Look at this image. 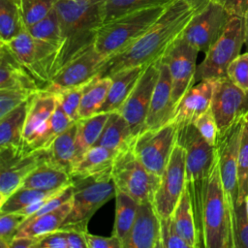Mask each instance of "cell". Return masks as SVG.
I'll use <instances>...</instances> for the list:
<instances>
[{"instance_id":"cell-1","label":"cell","mask_w":248,"mask_h":248,"mask_svg":"<svg viewBox=\"0 0 248 248\" xmlns=\"http://www.w3.org/2000/svg\"><path fill=\"white\" fill-rule=\"evenodd\" d=\"M196 12L183 0L172 1L147 31L130 46L108 57L98 76H111L126 68L146 66L159 60L182 35Z\"/></svg>"},{"instance_id":"cell-2","label":"cell","mask_w":248,"mask_h":248,"mask_svg":"<svg viewBox=\"0 0 248 248\" xmlns=\"http://www.w3.org/2000/svg\"><path fill=\"white\" fill-rule=\"evenodd\" d=\"M106 0H57L62 44L53 67V76L68 62L94 45L98 29L104 23ZM52 76V77H53Z\"/></svg>"},{"instance_id":"cell-3","label":"cell","mask_w":248,"mask_h":248,"mask_svg":"<svg viewBox=\"0 0 248 248\" xmlns=\"http://www.w3.org/2000/svg\"><path fill=\"white\" fill-rule=\"evenodd\" d=\"M177 142L185 149V186L190 195L195 223L202 246V209L209 176L216 158V148L202 137L194 124L178 129Z\"/></svg>"},{"instance_id":"cell-4","label":"cell","mask_w":248,"mask_h":248,"mask_svg":"<svg viewBox=\"0 0 248 248\" xmlns=\"http://www.w3.org/2000/svg\"><path fill=\"white\" fill-rule=\"evenodd\" d=\"M202 247L235 248L232 215L220 177L217 151L203 202Z\"/></svg>"},{"instance_id":"cell-5","label":"cell","mask_w":248,"mask_h":248,"mask_svg":"<svg viewBox=\"0 0 248 248\" xmlns=\"http://www.w3.org/2000/svg\"><path fill=\"white\" fill-rule=\"evenodd\" d=\"M72 179L73 204L60 229L73 228L85 232L93 214L109 200L115 198L116 187L111 176V169Z\"/></svg>"},{"instance_id":"cell-6","label":"cell","mask_w":248,"mask_h":248,"mask_svg":"<svg viewBox=\"0 0 248 248\" xmlns=\"http://www.w3.org/2000/svg\"><path fill=\"white\" fill-rule=\"evenodd\" d=\"M167 7L162 5L133 11L103 23L94 42L96 49L107 59L121 51L147 31Z\"/></svg>"},{"instance_id":"cell-7","label":"cell","mask_w":248,"mask_h":248,"mask_svg":"<svg viewBox=\"0 0 248 248\" xmlns=\"http://www.w3.org/2000/svg\"><path fill=\"white\" fill-rule=\"evenodd\" d=\"M111 176L116 190L132 197L139 203L152 202L161 177L151 173L135 154L133 144L120 151L112 164Z\"/></svg>"},{"instance_id":"cell-8","label":"cell","mask_w":248,"mask_h":248,"mask_svg":"<svg viewBox=\"0 0 248 248\" xmlns=\"http://www.w3.org/2000/svg\"><path fill=\"white\" fill-rule=\"evenodd\" d=\"M244 40V17L232 16L221 36L205 52L202 63L197 66L195 83L202 79H215L227 76V69L240 54Z\"/></svg>"},{"instance_id":"cell-9","label":"cell","mask_w":248,"mask_h":248,"mask_svg":"<svg viewBox=\"0 0 248 248\" xmlns=\"http://www.w3.org/2000/svg\"><path fill=\"white\" fill-rule=\"evenodd\" d=\"M5 44L33 77L40 89H44L52 78L59 47L34 38L27 28Z\"/></svg>"},{"instance_id":"cell-10","label":"cell","mask_w":248,"mask_h":248,"mask_svg":"<svg viewBox=\"0 0 248 248\" xmlns=\"http://www.w3.org/2000/svg\"><path fill=\"white\" fill-rule=\"evenodd\" d=\"M178 127L170 122L140 132L133 142L135 154L153 174L162 176L177 141Z\"/></svg>"},{"instance_id":"cell-11","label":"cell","mask_w":248,"mask_h":248,"mask_svg":"<svg viewBox=\"0 0 248 248\" xmlns=\"http://www.w3.org/2000/svg\"><path fill=\"white\" fill-rule=\"evenodd\" d=\"M210 109L217 124L218 138L223 137L248 112V91L227 76L215 78Z\"/></svg>"},{"instance_id":"cell-12","label":"cell","mask_w":248,"mask_h":248,"mask_svg":"<svg viewBox=\"0 0 248 248\" xmlns=\"http://www.w3.org/2000/svg\"><path fill=\"white\" fill-rule=\"evenodd\" d=\"M186 185V155L184 147L176 141L169 163L161 176L153 204L160 218L170 217Z\"/></svg>"},{"instance_id":"cell-13","label":"cell","mask_w":248,"mask_h":248,"mask_svg":"<svg viewBox=\"0 0 248 248\" xmlns=\"http://www.w3.org/2000/svg\"><path fill=\"white\" fill-rule=\"evenodd\" d=\"M243 117L239 119L223 137L218 138L215 146L218 155L220 177L232 211L233 229L235 220V209L238 200L237 156L242 132Z\"/></svg>"},{"instance_id":"cell-14","label":"cell","mask_w":248,"mask_h":248,"mask_svg":"<svg viewBox=\"0 0 248 248\" xmlns=\"http://www.w3.org/2000/svg\"><path fill=\"white\" fill-rule=\"evenodd\" d=\"M231 16L221 4L211 0L196 12L182 37L199 51L205 53L221 36Z\"/></svg>"},{"instance_id":"cell-15","label":"cell","mask_w":248,"mask_h":248,"mask_svg":"<svg viewBox=\"0 0 248 248\" xmlns=\"http://www.w3.org/2000/svg\"><path fill=\"white\" fill-rule=\"evenodd\" d=\"M199 52L181 35L161 57L167 64L170 74L172 100L175 106H177L183 95L195 84L196 61Z\"/></svg>"},{"instance_id":"cell-16","label":"cell","mask_w":248,"mask_h":248,"mask_svg":"<svg viewBox=\"0 0 248 248\" xmlns=\"http://www.w3.org/2000/svg\"><path fill=\"white\" fill-rule=\"evenodd\" d=\"M47 159L46 149L0 150V204L18 189L24 178Z\"/></svg>"},{"instance_id":"cell-17","label":"cell","mask_w":248,"mask_h":248,"mask_svg":"<svg viewBox=\"0 0 248 248\" xmlns=\"http://www.w3.org/2000/svg\"><path fill=\"white\" fill-rule=\"evenodd\" d=\"M106 60L107 57L92 45L65 64L42 90L56 94L65 89L85 84L100 73Z\"/></svg>"},{"instance_id":"cell-18","label":"cell","mask_w":248,"mask_h":248,"mask_svg":"<svg viewBox=\"0 0 248 248\" xmlns=\"http://www.w3.org/2000/svg\"><path fill=\"white\" fill-rule=\"evenodd\" d=\"M159 66L160 59L145 66L129 97L118 110L128 121L135 137L144 130L152 93L159 77Z\"/></svg>"},{"instance_id":"cell-19","label":"cell","mask_w":248,"mask_h":248,"mask_svg":"<svg viewBox=\"0 0 248 248\" xmlns=\"http://www.w3.org/2000/svg\"><path fill=\"white\" fill-rule=\"evenodd\" d=\"M57 103L56 95L45 90H39L32 95L23 131V146L25 150L42 149L49 119L56 108Z\"/></svg>"},{"instance_id":"cell-20","label":"cell","mask_w":248,"mask_h":248,"mask_svg":"<svg viewBox=\"0 0 248 248\" xmlns=\"http://www.w3.org/2000/svg\"><path fill=\"white\" fill-rule=\"evenodd\" d=\"M159 77L154 87L144 130L156 129L171 122L176 106L172 100L171 78L167 64L160 58Z\"/></svg>"},{"instance_id":"cell-21","label":"cell","mask_w":248,"mask_h":248,"mask_svg":"<svg viewBox=\"0 0 248 248\" xmlns=\"http://www.w3.org/2000/svg\"><path fill=\"white\" fill-rule=\"evenodd\" d=\"M123 248H161V218L152 202L139 203L134 225Z\"/></svg>"},{"instance_id":"cell-22","label":"cell","mask_w":248,"mask_h":248,"mask_svg":"<svg viewBox=\"0 0 248 248\" xmlns=\"http://www.w3.org/2000/svg\"><path fill=\"white\" fill-rule=\"evenodd\" d=\"M213 88L214 79H202L196 82L177 104L171 122L178 129L193 124L200 115L210 108Z\"/></svg>"},{"instance_id":"cell-23","label":"cell","mask_w":248,"mask_h":248,"mask_svg":"<svg viewBox=\"0 0 248 248\" xmlns=\"http://www.w3.org/2000/svg\"><path fill=\"white\" fill-rule=\"evenodd\" d=\"M0 89H25L32 92L41 90L5 43H0Z\"/></svg>"},{"instance_id":"cell-24","label":"cell","mask_w":248,"mask_h":248,"mask_svg":"<svg viewBox=\"0 0 248 248\" xmlns=\"http://www.w3.org/2000/svg\"><path fill=\"white\" fill-rule=\"evenodd\" d=\"M144 68L145 66L126 68L109 76L112 78V82L107 98L98 112H112L119 110L135 87Z\"/></svg>"},{"instance_id":"cell-25","label":"cell","mask_w":248,"mask_h":248,"mask_svg":"<svg viewBox=\"0 0 248 248\" xmlns=\"http://www.w3.org/2000/svg\"><path fill=\"white\" fill-rule=\"evenodd\" d=\"M31 97L14 110L0 117V150L24 148L23 131Z\"/></svg>"},{"instance_id":"cell-26","label":"cell","mask_w":248,"mask_h":248,"mask_svg":"<svg viewBox=\"0 0 248 248\" xmlns=\"http://www.w3.org/2000/svg\"><path fill=\"white\" fill-rule=\"evenodd\" d=\"M73 183L70 173L46 160L37 166L22 181L20 187L43 191H58Z\"/></svg>"},{"instance_id":"cell-27","label":"cell","mask_w":248,"mask_h":248,"mask_svg":"<svg viewBox=\"0 0 248 248\" xmlns=\"http://www.w3.org/2000/svg\"><path fill=\"white\" fill-rule=\"evenodd\" d=\"M135 138L128 121L116 110L109 112L103 132L94 145L104 146L120 152L129 148L133 144Z\"/></svg>"},{"instance_id":"cell-28","label":"cell","mask_w":248,"mask_h":248,"mask_svg":"<svg viewBox=\"0 0 248 248\" xmlns=\"http://www.w3.org/2000/svg\"><path fill=\"white\" fill-rule=\"evenodd\" d=\"M72 199L55 209L31 220L25 219L18 228L16 236L41 237L60 229L72 208Z\"/></svg>"},{"instance_id":"cell-29","label":"cell","mask_w":248,"mask_h":248,"mask_svg":"<svg viewBox=\"0 0 248 248\" xmlns=\"http://www.w3.org/2000/svg\"><path fill=\"white\" fill-rule=\"evenodd\" d=\"M77 121L59 134L46 149V161L70 173L76 157Z\"/></svg>"},{"instance_id":"cell-30","label":"cell","mask_w":248,"mask_h":248,"mask_svg":"<svg viewBox=\"0 0 248 248\" xmlns=\"http://www.w3.org/2000/svg\"><path fill=\"white\" fill-rule=\"evenodd\" d=\"M118 153L115 150L104 146L93 145L73 166L70 175L72 178L86 176L111 169Z\"/></svg>"},{"instance_id":"cell-31","label":"cell","mask_w":248,"mask_h":248,"mask_svg":"<svg viewBox=\"0 0 248 248\" xmlns=\"http://www.w3.org/2000/svg\"><path fill=\"white\" fill-rule=\"evenodd\" d=\"M108 116L109 112H98L91 116L80 118L77 121L76 157L74 165L90 147L96 143L103 132Z\"/></svg>"},{"instance_id":"cell-32","label":"cell","mask_w":248,"mask_h":248,"mask_svg":"<svg viewBox=\"0 0 248 248\" xmlns=\"http://www.w3.org/2000/svg\"><path fill=\"white\" fill-rule=\"evenodd\" d=\"M171 217L178 233L188 243L190 248L202 247L195 223L190 195L186 186Z\"/></svg>"},{"instance_id":"cell-33","label":"cell","mask_w":248,"mask_h":248,"mask_svg":"<svg viewBox=\"0 0 248 248\" xmlns=\"http://www.w3.org/2000/svg\"><path fill=\"white\" fill-rule=\"evenodd\" d=\"M111 82V77H100L97 75L85 83L79 107V119L98 112L107 98Z\"/></svg>"},{"instance_id":"cell-34","label":"cell","mask_w":248,"mask_h":248,"mask_svg":"<svg viewBox=\"0 0 248 248\" xmlns=\"http://www.w3.org/2000/svg\"><path fill=\"white\" fill-rule=\"evenodd\" d=\"M139 202L129 195L116 190L115 194V218L112 235L116 236L124 245L129 232L134 225Z\"/></svg>"},{"instance_id":"cell-35","label":"cell","mask_w":248,"mask_h":248,"mask_svg":"<svg viewBox=\"0 0 248 248\" xmlns=\"http://www.w3.org/2000/svg\"><path fill=\"white\" fill-rule=\"evenodd\" d=\"M26 28L19 0H0V43H8Z\"/></svg>"},{"instance_id":"cell-36","label":"cell","mask_w":248,"mask_h":248,"mask_svg":"<svg viewBox=\"0 0 248 248\" xmlns=\"http://www.w3.org/2000/svg\"><path fill=\"white\" fill-rule=\"evenodd\" d=\"M174 0H106L103 8L104 23L127 13L154 6L169 5Z\"/></svg>"},{"instance_id":"cell-37","label":"cell","mask_w":248,"mask_h":248,"mask_svg":"<svg viewBox=\"0 0 248 248\" xmlns=\"http://www.w3.org/2000/svg\"><path fill=\"white\" fill-rule=\"evenodd\" d=\"M58 191H43L33 188L19 187L9 196L2 204H0V213L19 211L29 204L46 199Z\"/></svg>"},{"instance_id":"cell-38","label":"cell","mask_w":248,"mask_h":248,"mask_svg":"<svg viewBox=\"0 0 248 248\" xmlns=\"http://www.w3.org/2000/svg\"><path fill=\"white\" fill-rule=\"evenodd\" d=\"M27 30L34 38L53 44L60 48L62 34L58 14L55 8L43 19L28 27Z\"/></svg>"},{"instance_id":"cell-39","label":"cell","mask_w":248,"mask_h":248,"mask_svg":"<svg viewBox=\"0 0 248 248\" xmlns=\"http://www.w3.org/2000/svg\"><path fill=\"white\" fill-rule=\"evenodd\" d=\"M238 200L237 204L245 202L248 195V112L243 117L242 132L237 156Z\"/></svg>"},{"instance_id":"cell-40","label":"cell","mask_w":248,"mask_h":248,"mask_svg":"<svg viewBox=\"0 0 248 248\" xmlns=\"http://www.w3.org/2000/svg\"><path fill=\"white\" fill-rule=\"evenodd\" d=\"M22 17L26 28L46 16L54 8L57 0H19Z\"/></svg>"},{"instance_id":"cell-41","label":"cell","mask_w":248,"mask_h":248,"mask_svg":"<svg viewBox=\"0 0 248 248\" xmlns=\"http://www.w3.org/2000/svg\"><path fill=\"white\" fill-rule=\"evenodd\" d=\"M84 85L65 89L55 94L58 104L73 121L79 119V107Z\"/></svg>"},{"instance_id":"cell-42","label":"cell","mask_w":248,"mask_h":248,"mask_svg":"<svg viewBox=\"0 0 248 248\" xmlns=\"http://www.w3.org/2000/svg\"><path fill=\"white\" fill-rule=\"evenodd\" d=\"M26 218L18 212H7L0 214V246L10 248V244L16 232Z\"/></svg>"},{"instance_id":"cell-43","label":"cell","mask_w":248,"mask_h":248,"mask_svg":"<svg viewBox=\"0 0 248 248\" xmlns=\"http://www.w3.org/2000/svg\"><path fill=\"white\" fill-rule=\"evenodd\" d=\"M34 93L25 89H0V117L19 107Z\"/></svg>"},{"instance_id":"cell-44","label":"cell","mask_w":248,"mask_h":248,"mask_svg":"<svg viewBox=\"0 0 248 248\" xmlns=\"http://www.w3.org/2000/svg\"><path fill=\"white\" fill-rule=\"evenodd\" d=\"M161 248H190L178 233L171 215L161 218Z\"/></svg>"},{"instance_id":"cell-45","label":"cell","mask_w":248,"mask_h":248,"mask_svg":"<svg viewBox=\"0 0 248 248\" xmlns=\"http://www.w3.org/2000/svg\"><path fill=\"white\" fill-rule=\"evenodd\" d=\"M227 77L237 86L248 91V51L234 58L227 69Z\"/></svg>"},{"instance_id":"cell-46","label":"cell","mask_w":248,"mask_h":248,"mask_svg":"<svg viewBox=\"0 0 248 248\" xmlns=\"http://www.w3.org/2000/svg\"><path fill=\"white\" fill-rule=\"evenodd\" d=\"M193 124L202 135V137L210 145L216 146L218 140V128L214 115L210 108L203 112L202 115H200Z\"/></svg>"},{"instance_id":"cell-47","label":"cell","mask_w":248,"mask_h":248,"mask_svg":"<svg viewBox=\"0 0 248 248\" xmlns=\"http://www.w3.org/2000/svg\"><path fill=\"white\" fill-rule=\"evenodd\" d=\"M235 248H248V215L245 202L238 203L234 220Z\"/></svg>"},{"instance_id":"cell-48","label":"cell","mask_w":248,"mask_h":248,"mask_svg":"<svg viewBox=\"0 0 248 248\" xmlns=\"http://www.w3.org/2000/svg\"><path fill=\"white\" fill-rule=\"evenodd\" d=\"M35 248H68L65 232L59 229L41 236Z\"/></svg>"},{"instance_id":"cell-49","label":"cell","mask_w":248,"mask_h":248,"mask_svg":"<svg viewBox=\"0 0 248 248\" xmlns=\"http://www.w3.org/2000/svg\"><path fill=\"white\" fill-rule=\"evenodd\" d=\"M87 248H123L121 241L114 235L109 237L100 236L84 232Z\"/></svg>"},{"instance_id":"cell-50","label":"cell","mask_w":248,"mask_h":248,"mask_svg":"<svg viewBox=\"0 0 248 248\" xmlns=\"http://www.w3.org/2000/svg\"><path fill=\"white\" fill-rule=\"evenodd\" d=\"M221 4L231 16L244 17L248 9V0H214Z\"/></svg>"},{"instance_id":"cell-51","label":"cell","mask_w":248,"mask_h":248,"mask_svg":"<svg viewBox=\"0 0 248 248\" xmlns=\"http://www.w3.org/2000/svg\"><path fill=\"white\" fill-rule=\"evenodd\" d=\"M61 230L65 232L68 248H87V243L84 237V232L73 228H66Z\"/></svg>"},{"instance_id":"cell-52","label":"cell","mask_w":248,"mask_h":248,"mask_svg":"<svg viewBox=\"0 0 248 248\" xmlns=\"http://www.w3.org/2000/svg\"><path fill=\"white\" fill-rule=\"evenodd\" d=\"M40 237L15 236L10 244V248H35Z\"/></svg>"},{"instance_id":"cell-53","label":"cell","mask_w":248,"mask_h":248,"mask_svg":"<svg viewBox=\"0 0 248 248\" xmlns=\"http://www.w3.org/2000/svg\"><path fill=\"white\" fill-rule=\"evenodd\" d=\"M183 1L188 3L192 8H194L198 12L202 8H203L211 0H183Z\"/></svg>"},{"instance_id":"cell-54","label":"cell","mask_w":248,"mask_h":248,"mask_svg":"<svg viewBox=\"0 0 248 248\" xmlns=\"http://www.w3.org/2000/svg\"><path fill=\"white\" fill-rule=\"evenodd\" d=\"M244 34H245L244 45L246 46V48H247V51H248V9H247V12L244 16Z\"/></svg>"},{"instance_id":"cell-55","label":"cell","mask_w":248,"mask_h":248,"mask_svg":"<svg viewBox=\"0 0 248 248\" xmlns=\"http://www.w3.org/2000/svg\"><path fill=\"white\" fill-rule=\"evenodd\" d=\"M245 203H246V211H247V215H248V195L245 198Z\"/></svg>"}]
</instances>
